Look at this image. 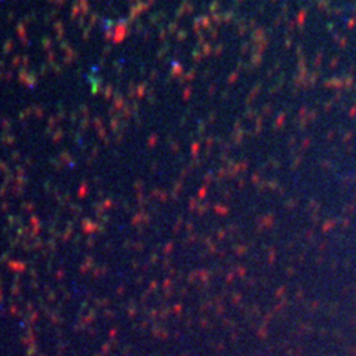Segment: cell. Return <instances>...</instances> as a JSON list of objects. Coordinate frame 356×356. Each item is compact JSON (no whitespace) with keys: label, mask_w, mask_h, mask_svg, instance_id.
Segmentation results:
<instances>
[]
</instances>
